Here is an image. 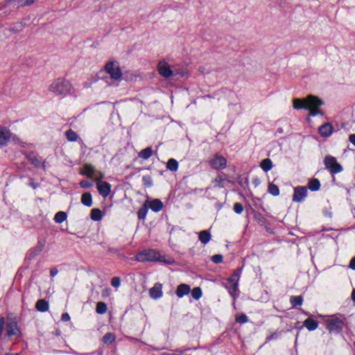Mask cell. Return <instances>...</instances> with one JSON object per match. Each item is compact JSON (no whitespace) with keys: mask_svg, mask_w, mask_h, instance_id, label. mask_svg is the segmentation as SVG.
<instances>
[{"mask_svg":"<svg viewBox=\"0 0 355 355\" xmlns=\"http://www.w3.org/2000/svg\"><path fill=\"white\" fill-rule=\"evenodd\" d=\"M51 89L57 93H67L72 90V85L66 80L59 79L52 84Z\"/></svg>","mask_w":355,"mask_h":355,"instance_id":"6da1fadb","label":"cell"},{"mask_svg":"<svg viewBox=\"0 0 355 355\" xmlns=\"http://www.w3.org/2000/svg\"><path fill=\"white\" fill-rule=\"evenodd\" d=\"M105 69L114 79H118L122 76V72L117 63L111 61L107 63Z\"/></svg>","mask_w":355,"mask_h":355,"instance_id":"7a4b0ae2","label":"cell"},{"mask_svg":"<svg viewBox=\"0 0 355 355\" xmlns=\"http://www.w3.org/2000/svg\"><path fill=\"white\" fill-rule=\"evenodd\" d=\"M304 100V108L310 109L312 111H316L317 108L321 104V100L316 96H310Z\"/></svg>","mask_w":355,"mask_h":355,"instance_id":"3957f363","label":"cell"},{"mask_svg":"<svg viewBox=\"0 0 355 355\" xmlns=\"http://www.w3.org/2000/svg\"><path fill=\"white\" fill-rule=\"evenodd\" d=\"M138 259L140 260H148V261H155V260H162L161 256L159 255L157 252L153 251H146L139 253L137 255Z\"/></svg>","mask_w":355,"mask_h":355,"instance_id":"277c9868","label":"cell"},{"mask_svg":"<svg viewBox=\"0 0 355 355\" xmlns=\"http://www.w3.org/2000/svg\"><path fill=\"white\" fill-rule=\"evenodd\" d=\"M157 70L161 76L164 77H169L172 75L173 72L169 65L165 60H161L157 65Z\"/></svg>","mask_w":355,"mask_h":355,"instance_id":"5b68a950","label":"cell"},{"mask_svg":"<svg viewBox=\"0 0 355 355\" xmlns=\"http://www.w3.org/2000/svg\"><path fill=\"white\" fill-rule=\"evenodd\" d=\"M211 164L216 169L221 170L226 166L227 161L222 156H214L211 160Z\"/></svg>","mask_w":355,"mask_h":355,"instance_id":"8992f818","label":"cell"},{"mask_svg":"<svg viewBox=\"0 0 355 355\" xmlns=\"http://www.w3.org/2000/svg\"><path fill=\"white\" fill-rule=\"evenodd\" d=\"M307 190L306 187H302V186L297 187L295 189L294 191L293 200L296 201V202H300V201H302L305 198V196H307Z\"/></svg>","mask_w":355,"mask_h":355,"instance_id":"52a82bcc","label":"cell"},{"mask_svg":"<svg viewBox=\"0 0 355 355\" xmlns=\"http://www.w3.org/2000/svg\"><path fill=\"white\" fill-rule=\"evenodd\" d=\"M97 189L103 196L106 197L110 192V185L106 182L99 181L97 183Z\"/></svg>","mask_w":355,"mask_h":355,"instance_id":"ba28073f","label":"cell"},{"mask_svg":"<svg viewBox=\"0 0 355 355\" xmlns=\"http://www.w3.org/2000/svg\"><path fill=\"white\" fill-rule=\"evenodd\" d=\"M333 132V127L330 124H325L320 127L318 133L323 137H327L332 135Z\"/></svg>","mask_w":355,"mask_h":355,"instance_id":"9c48e42d","label":"cell"},{"mask_svg":"<svg viewBox=\"0 0 355 355\" xmlns=\"http://www.w3.org/2000/svg\"><path fill=\"white\" fill-rule=\"evenodd\" d=\"M163 295L161 284H157L150 290V295L152 298L157 299L160 298Z\"/></svg>","mask_w":355,"mask_h":355,"instance_id":"30bf717a","label":"cell"},{"mask_svg":"<svg viewBox=\"0 0 355 355\" xmlns=\"http://www.w3.org/2000/svg\"><path fill=\"white\" fill-rule=\"evenodd\" d=\"M190 291V287L186 284H181L178 287L176 293L179 297H183L184 295L188 294Z\"/></svg>","mask_w":355,"mask_h":355,"instance_id":"8fae6325","label":"cell"},{"mask_svg":"<svg viewBox=\"0 0 355 355\" xmlns=\"http://www.w3.org/2000/svg\"><path fill=\"white\" fill-rule=\"evenodd\" d=\"M163 203H162L160 200H157V199L153 200V201H151L150 203L151 209L154 212L160 211V210L163 209Z\"/></svg>","mask_w":355,"mask_h":355,"instance_id":"7c38bea8","label":"cell"},{"mask_svg":"<svg viewBox=\"0 0 355 355\" xmlns=\"http://www.w3.org/2000/svg\"><path fill=\"white\" fill-rule=\"evenodd\" d=\"M9 137L10 135L9 133H8V131L6 128L2 127L1 133H0V142H1V145L6 144V142H7L8 140L9 139Z\"/></svg>","mask_w":355,"mask_h":355,"instance_id":"4fadbf2b","label":"cell"},{"mask_svg":"<svg viewBox=\"0 0 355 355\" xmlns=\"http://www.w3.org/2000/svg\"><path fill=\"white\" fill-rule=\"evenodd\" d=\"M36 307L39 312H44L47 311L48 308H49V306H48V303L45 301H44V300H40V301L37 302Z\"/></svg>","mask_w":355,"mask_h":355,"instance_id":"5bb4252c","label":"cell"},{"mask_svg":"<svg viewBox=\"0 0 355 355\" xmlns=\"http://www.w3.org/2000/svg\"><path fill=\"white\" fill-rule=\"evenodd\" d=\"M82 174L87 176L92 177L95 174V170H94V168L91 165H89V164H85V166H83V167L82 169Z\"/></svg>","mask_w":355,"mask_h":355,"instance_id":"9a60e30c","label":"cell"},{"mask_svg":"<svg viewBox=\"0 0 355 355\" xmlns=\"http://www.w3.org/2000/svg\"><path fill=\"white\" fill-rule=\"evenodd\" d=\"M304 325L308 330H314L318 327V323L312 318H307L304 321Z\"/></svg>","mask_w":355,"mask_h":355,"instance_id":"2e32d148","label":"cell"},{"mask_svg":"<svg viewBox=\"0 0 355 355\" xmlns=\"http://www.w3.org/2000/svg\"><path fill=\"white\" fill-rule=\"evenodd\" d=\"M308 187L310 190L315 192L319 189L320 187H321V184H320V182L317 179H312L309 183Z\"/></svg>","mask_w":355,"mask_h":355,"instance_id":"e0dca14e","label":"cell"},{"mask_svg":"<svg viewBox=\"0 0 355 355\" xmlns=\"http://www.w3.org/2000/svg\"><path fill=\"white\" fill-rule=\"evenodd\" d=\"M81 201L83 205L86 206H90L92 203V198L89 193H85L81 197Z\"/></svg>","mask_w":355,"mask_h":355,"instance_id":"ac0fdd59","label":"cell"},{"mask_svg":"<svg viewBox=\"0 0 355 355\" xmlns=\"http://www.w3.org/2000/svg\"><path fill=\"white\" fill-rule=\"evenodd\" d=\"M102 217L101 211L98 209H94L91 212V218L94 221H99Z\"/></svg>","mask_w":355,"mask_h":355,"instance_id":"d6986e66","label":"cell"},{"mask_svg":"<svg viewBox=\"0 0 355 355\" xmlns=\"http://www.w3.org/2000/svg\"><path fill=\"white\" fill-rule=\"evenodd\" d=\"M272 163H271V161L268 159L264 160H263L262 162V163H261V167H262V169L265 171V172H268V171L271 170V168H272Z\"/></svg>","mask_w":355,"mask_h":355,"instance_id":"ffe728a7","label":"cell"},{"mask_svg":"<svg viewBox=\"0 0 355 355\" xmlns=\"http://www.w3.org/2000/svg\"><path fill=\"white\" fill-rule=\"evenodd\" d=\"M199 239H200L201 242L203 243V244H206L210 239V234L207 231H203L201 232L200 235H199Z\"/></svg>","mask_w":355,"mask_h":355,"instance_id":"44dd1931","label":"cell"},{"mask_svg":"<svg viewBox=\"0 0 355 355\" xmlns=\"http://www.w3.org/2000/svg\"><path fill=\"white\" fill-rule=\"evenodd\" d=\"M67 218V214L63 212H59L55 215L54 219L57 223H62Z\"/></svg>","mask_w":355,"mask_h":355,"instance_id":"7402d4cb","label":"cell"},{"mask_svg":"<svg viewBox=\"0 0 355 355\" xmlns=\"http://www.w3.org/2000/svg\"><path fill=\"white\" fill-rule=\"evenodd\" d=\"M336 163H337L336 160L332 156H327L325 159V166L329 169H330L333 165H334V164H336Z\"/></svg>","mask_w":355,"mask_h":355,"instance_id":"603a6c76","label":"cell"},{"mask_svg":"<svg viewBox=\"0 0 355 355\" xmlns=\"http://www.w3.org/2000/svg\"><path fill=\"white\" fill-rule=\"evenodd\" d=\"M151 155H152V151L150 148H146L139 153V156L143 159L148 158L151 156Z\"/></svg>","mask_w":355,"mask_h":355,"instance_id":"cb8c5ba5","label":"cell"},{"mask_svg":"<svg viewBox=\"0 0 355 355\" xmlns=\"http://www.w3.org/2000/svg\"><path fill=\"white\" fill-rule=\"evenodd\" d=\"M178 167V164L177 161L174 159L169 160L167 163V168L171 171H176Z\"/></svg>","mask_w":355,"mask_h":355,"instance_id":"d4e9b609","label":"cell"},{"mask_svg":"<svg viewBox=\"0 0 355 355\" xmlns=\"http://www.w3.org/2000/svg\"><path fill=\"white\" fill-rule=\"evenodd\" d=\"M106 310H107L106 304L102 302H98V303L97 304V306H96V312H97V313H98V314H104V313L106 312Z\"/></svg>","mask_w":355,"mask_h":355,"instance_id":"484cf974","label":"cell"},{"mask_svg":"<svg viewBox=\"0 0 355 355\" xmlns=\"http://www.w3.org/2000/svg\"><path fill=\"white\" fill-rule=\"evenodd\" d=\"M268 192L273 195V196H277L280 193L278 187L275 185H273V184H271L268 186Z\"/></svg>","mask_w":355,"mask_h":355,"instance_id":"4316f807","label":"cell"},{"mask_svg":"<svg viewBox=\"0 0 355 355\" xmlns=\"http://www.w3.org/2000/svg\"><path fill=\"white\" fill-rule=\"evenodd\" d=\"M66 136H67V139L69 140V141L74 142L77 139V135H76V133L72 130H69L68 131H67V132L66 133Z\"/></svg>","mask_w":355,"mask_h":355,"instance_id":"83f0119b","label":"cell"},{"mask_svg":"<svg viewBox=\"0 0 355 355\" xmlns=\"http://www.w3.org/2000/svg\"><path fill=\"white\" fill-rule=\"evenodd\" d=\"M103 341H104L105 343H107V344L111 343H113L114 341H115V336H114L113 334L109 333V334H107L106 335H105Z\"/></svg>","mask_w":355,"mask_h":355,"instance_id":"f1b7e54d","label":"cell"},{"mask_svg":"<svg viewBox=\"0 0 355 355\" xmlns=\"http://www.w3.org/2000/svg\"><path fill=\"white\" fill-rule=\"evenodd\" d=\"M291 302L293 305H301L302 303V298L301 296H294L291 298Z\"/></svg>","mask_w":355,"mask_h":355,"instance_id":"f546056e","label":"cell"},{"mask_svg":"<svg viewBox=\"0 0 355 355\" xmlns=\"http://www.w3.org/2000/svg\"><path fill=\"white\" fill-rule=\"evenodd\" d=\"M192 296L194 298L198 300L202 295V291L199 288H195L192 290Z\"/></svg>","mask_w":355,"mask_h":355,"instance_id":"4dcf8cb0","label":"cell"},{"mask_svg":"<svg viewBox=\"0 0 355 355\" xmlns=\"http://www.w3.org/2000/svg\"><path fill=\"white\" fill-rule=\"evenodd\" d=\"M293 106L295 108H304V100L302 99H295L293 101Z\"/></svg>","mask_w":355,"mask_h":355,"instance_id":"1f68e13d","label":"cell"},{"mask_svg":"<svg viewBox=\"0 0 355 355\" xmlns=\"http://www.w3.org/2000/svg\"><path fill=\"white\" fill-rule=\"evenodd\" d=\"M147 211H148V207H147V206L145 205L143 207H142L139 211V213H138V216H139V217L140 219H144L146 215Z\"/></svg>","mask_w":355,"mask_h":355,"instance_id":"d6a6232c","label":"cell"},{"mask_svg":"<svg viewBox=\"0 0 355 355\" xmlns=\"http://www.w3.org/2000/svg\"><path fill=\"white\" fill-rule=\"evenodd\" d=\"M330 170L332 171L333 173H334V174H336V173H339L342 171V166L340 165V164H338V163H336L334 164V165H333L332 167L330 168Z\"/></svg>","mask_w":355,"mask_h":355,"instance_id":"836d02e7","label":"cell"},{"mask_svg":"<svg viewBox=\"0 0 355 355\" xmlns=\"http://www.w3.org/2000/svg\"><path fill=\"white\" fill-rule=\"evenodd\" d=\"M236 321H237L238 323H246L247 321V318L246 317V315L244 314H238L236 316Z\"/></svg>","mask_w":355,"mask_h":355,"instance_id":"e575fe53","label":"cell"},{"mask_svg":"<svg viewBox=\"0 0 355 355\" xmlns=\"http://www.w3.org/2000/svg\"><path fill=\"white\" fill-rule=\"evenodd\" d=\"M81 186L83 188H89L92 186V183L90 181L85 180H83L81 183Z\"/></svg>","mask_w":355,"mask_h":355,"instance_id":"d590c367","label":"cell"},{"mask_svg":"<svg viewBox=\"0 0 355 355\" xmlns=\"http://www.w3.org/2000/svg\"><path fill=\"white\" fill-rule=\"evenodd\" d=\"M111 284L114 287H118L120 285V279L117 277H115L112 280Z\"/></svg>","mask_w":355,"mask_h":355,"instance_id":"8d00e7d4","label":"cell"},{"mask_svg":"<svg viewBox=\"0 0 355 355\" xmlns=\"http://www.w3.org/2000/svg\"><path fill=\"white\" fill-rule=\"evenodd\" d=\"M234 211H235V212H236V213H238V214H240V213H242L243 211V206L241 205L240 203H236V204L234 205Z\"/></svg>","mask_w":355,"mask_h":355,"instance_id":"74e56055","label":"cell"},{"mask_svg":"<svg viewBox=\"0 0 355 355\" xmlns=\"http://www.w3.org/2000/svg\"><path fill=\"white\" fill-rule=\"evenodd\" d=\"M223 260V257L221 255H214L213 257H212V261H213L215 263H220L221 262V261Z\"/></svg>","mask_w":355,"mask_h":355,"instance_id":"f35d334b","label":"cell"},{"mask_svg":"<svg viewBox=\"0 0 355 355\" xmlns=\"http://www.w3.org/2000/svg\"><path fill=\"white\" fill-rule=\"evenodd\" d=\"M350 267L352 269H353V270H355V258H354V259H352L351 260V262H350Z\"/></svg>","mask_w":355,"mask_h":355,"instance_id":"ab89813d","label":"cell"},{"mask_svg":"<svg viewBox=\"0 0 355 355\" xmlns=\"http://www.w3.org/2000/svg\"><path fill=\"white\" fill-rule=\"evenodd\" d=\"M69 319H70V318H69L68 314H63V317H62V320H63V321H68Z\"/></svg>","mask_w":355,"mask_h":355,"instance_id":"60d3db41","label":"cell"},{"mask_svg":"<svg viewBox=\"0 0 355 355\" xmlns=\"http://www.w3.org/2000/svg\"><path fill=\"white\" fill-rule=\"evenodd\" d=\"M350 140L352 144L355 146V135H352L350 136Z\"/></svg>","mask_w":355,"mask_h":355,"instance_id":"b9f144b4","label":"cell"},{"mask_svg":"<svg viewBox=\"0 0 355 355\" xmlns=\"http://www.w3.org/2000/svg\"><path fill=\"white\" fill-rule=\"evenodd\" d=\"M57 272H58V271H57V269H56V268H53L51 270V274L52 276H54L55 275H56Z\"/></svg>","mask_w":355,"mask_h":355,"instance_id":"7bdbcfd3","label":"cell"},{"mask_svg":"<svg viewBox=\"0 0 355 355\" xmlns=\"http://www.w3.org/2000/svg\"><path fill=\"white\" fill-rule=\"evenodd\" d=\"M352 298L353 301L355 302V289L352 291Z\"/></svg>","mask_w":355,"mask_h":355,"instance_id":"ee69618b","label":"cell"}]
</instances>
